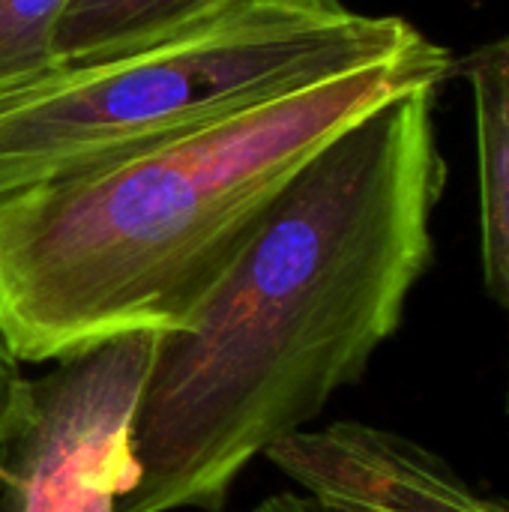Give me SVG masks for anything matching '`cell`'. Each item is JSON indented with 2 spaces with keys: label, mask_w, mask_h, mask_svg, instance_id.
Instances as JSON below:
<instances>
[{
  "label": "cell",
  "mask_w": 509,
  "mask_h": 512,
  "mask_svg": "<svg viewBox=\"0 0 509 512\" xmlns=\"http://www.w3.org/2000/svg\"><path fill=\"white\" fill-rule=\"evenodd\" d=\"M432 108L435 90H411L330 138L189 324L159 333L117 512H222L258 456L366 375L432 264L447 180Z\"/></svg>",
  "instance_id": "obj_1"
},
{
  "label": "cell",
  "mask_w": 509,
  "mask_h": 512,
  "mask_svg": "<svg viewBox=\"0 0 509 512\" xmlns=\"http://www.w3.org/2000/svg\"><path fill=\"white\" fill-rule=\"evenodd\" d=\"M453 54L369 66L159 147L0 198V339L60 363L138 330H183L288 177L342 129Z\"/></svg>",
  "instance_id": "obj_2"
},
{
  "label": "cell",
  "mask_w": 509,
  "mask_h": 512,
  "mask_svg": "<svg viewBox=\"0 0 509 512\" xmlns=\"http://www.w3.org/2000/svg\"><path fill=\"white\" fill-rule=\"evenodd\" d=\"M264 459L327 512H509L429 447L357 420L297 432Z\"/></svg>",
  "instance_id": "obj_5"
},
{
  "label": "cell",
  "mask_w": 509,
  "mask_h": 512,
  "mask_svg": "<svg viewBox=\"0 0 509 512\" xmlns=\"http://www.w3.org/2000/svg\"><path fill=\"white\" fill-rule=\"evenodd\" d=\"M471 87L480 162L483 273L489 294L509 309V36L456 60Z\"/></svg>",
  "instance_id": "obj_6"
},
{
  "label": "cell",
  "mask_w": 509,
  "mask_h": 512,
  "mask_svg": "<svg viewBox=\"0 0 509 512\" xmlns=\"http://www.w3.org/2000/svg\"><path fill=\"white\" fill-rule=\"evenodd\" d=\"M432 39L345 0H240L165 42L63 69L0 105V198L231 120Z\"/></svg>",
  "instance_id": "obj_3"
},
{
  "label": "cell",
  "mask_w": 509,
  "mask_h": 512,
  "mask_svg": "<svg viewBox=\"0 0 509 512\" xmlns=\"http://www.w3.org/2000/svg\"><path fill=\"white\" fill-rule=\"evenodd\" d=\"M156 339L126 333L30 378L27 411L0 444V510L117 512Z\"/></svg>",
  "instance_id": "obj_4"
},
{
  "label": "cell",
  "mask_w": 509,
  "mask_h": 512,
  "mask_svg": "<svg viewBox=\"0 0 509 512\" xmlns=\"http://www.w3.org/2000/svg\"><path fill=\"white\" fill-rule=\"evenodd\" d=\"M240 0H72L54 51L63 69L102 63L180 36Z\"/></svg>",
  "instance_id": "obj_7"
},
{
  "label": "cell",
  "mask_w": 509,
  "mask_h": 512,
  "mask_svg": "<svg viewBox=\"0 0 509 512\" xmlns=\"http://www.w3.org/2000/svg\"><path fill=\"white\" fill-rule=\"evenodd\" d=\"M27 402H30V378L24 375V363L0 339V444L21 423Z\"/></svg>",
  "instance_id": "obj_9"
},
{
  "label": "cell",
  "mask_w": 509,
  "mask_h": 512,
  "mask_svg": "<svg viewBox=\"0 0 509 512\" xmlns=\"http://www.w3.org/2000/svg\"><path fill=\"white\" fill-rule=\"evenodd\" d=\"M255 512H327L321 504H315L312 498H306L303 492H279L270 495L267 501L258 504Z\"/></svg>",
  "instance_id": "obj_10"
},
{
  "label": "cell",
  "mask_w": 509,
  "mask_h": 512,
  "mask_svg": "<svg viewBox=\"0 0 509 512\" xmlns=\"http://www.w3.org/2000/svg\"><path fill=\"white\" fill-rule=\"evenodd\" d=\"M72 0H0V105L60 75L54 36Z\"/></svg>",
  "instance_id": "obj_8"
},
{
  "label": "cell",
  "mask_w": 509,
  "mask_h": 512,
  "mask_svg": "<svg viewBox=\"0 0 509 512\" xmlns=\"http://www.w3.org/2000/svg\"><path fill=\"white\" fill-rule=\"evenodd\" d=\"M0 512H3V510H0Z\"/></svg>",
  "instance_id": "obj_11"
}]
</instances>
